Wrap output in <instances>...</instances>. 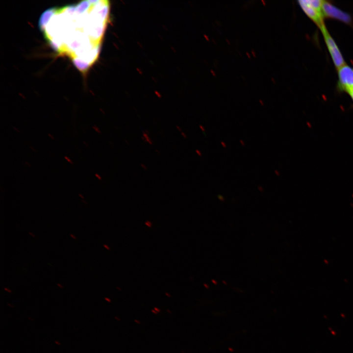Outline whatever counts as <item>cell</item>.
Returning a JSON list of instances; mask_svg holds the SVG:
<instances>
[{"mask_svg": "<svg viewBox=\"0 0 353 353\" xmlns=\"http://www.w3.org/2000/svg\"><path fill=\"white\" fill-rule=\"evenodd\" d=\"M107 0H85L44 11L39 27L50 47L84 73L100 51L109 15Z\"/></svg>", "mask_w": 353, "mask_h": 353, "instance_id": "obj_1", "label": "cell"}, {"mask_svg": "<svg viewBox=\"0 0 353 353\" xmlns=\"http://www.w3.org/2000/svg\"><path fill=\"white\" fill-rule=\"evenodd\" d=\"M299 5L305 15L320 28L325 25L321 0H299Z\"/></svg>", "mask_w": 353, "mask_h": 353, "instance_id": "obj_2", "label": "cell"}, {"mask_svg": "<svg viewBox=\"0 0 353 353\" xmlns=\"http://www.w3.org/2000/svg\"><path fill=\"white\" fill-rule=\"evenodd\" d=\"M324 40L336 69L346 64L343 56L335 41L330 35L326 25L320 28Z\"/></svg>", "mask_w": 353, "mask_h": 353, "instance_id": "obj_3", "label": "cell"}, {"mask_svg": "<svg viewBox=\"0 0 353 353\" xmlns=\"http://www.w3.org/2000/svg\"><path fill=\"white\" fill-rule=\"evenodd\" d=\"M338 91L348 94L353 90V67L346 63L337 69Z\"/></svg>", "mask_w": 353, "mask_h": 353, "instance_id": "obj_4", "label": "cell"}, {"mask_svg": "<svg viewBox=\"0 0 353 353\" xmlns=\"http://www.w3.org/2000/svg\"><path fill=\"white\" fill-rule=\"evenodd\" d=\"M322 11L325 18L337 20L353 26V19L351 15L337 7L329 1L323 0Z\"/></svg>", "mask_w": 353, "mask_h": 353, "instance_id": "obj_5", "label": "cell"}, {"mask_svg": "<svg viewBox=\"0 0 353 353\" xmlns=\"http://www.w3.org/2000/svg\"><path fill=\"white\" fill-rule=\"evenodd\" d=\"M142 140L150 145L153 144V141L149 135V133L146 130L142 131V136L141 137Z\"/></svg>", "mask_w": 353, "mask_h": 353, "instance_id": "obj_6", "label": "cell"}, {"mask_svg": "<svg viewBox=\"0 0 353 353\" xmlns=\"http://www.w3.org/2000/svg\"><path fill=\"white\" fill-rule=\"evenodd\" d=\"M92 127H93V128L94 129V130H95L96 132H97V133H99V134H100V133H101V131L100 128H99V127H98V126H97L96 125H93V126H92Z\"/></svg>", "mask_w": 353, "mask_h": 353, "instance_id": "obj_7", "label": "cell"}, {"mask_svg": "<svg viewBox=\"0 0 353 353\" xmlns=\"http://www.w3.org/2000/svg\"><path fill=\"white\" fill-rule=\"evenodd\" d=\"M64 158H65V159L69 163H70L71 164H72V165H73V164H74V163H73V162L72 161V160H71V159H70L69 158H68L67 156H65L64 157Z\"/></svg>", "mask_w": 353, "mask_h": 353, "instance_id": "obj_8", "label": "cell"}, {"mask_svg": "<svg viewBox=\"0 0 353 353\" xmlns=\"http://www.w3.org/2000/svg\"><path fill=\"white\" fill-rule=\"evenodd\" d=\"M140 166L141 167V168H142V169H143L145 170H147V169H148L147 166L145 164H144V163H141V164H140Z\"/></svg>", "mask_w": 353, "mask_h": 353, "instance_id": "obj_9", "label": "cell"}, {"mask_svg": "<svg viewBox=\"0 0 353 353\" xmlns=\"http://www.w3.org/2000/svg\"><path fill=\"white\" fill-rule=\"evenodd\" d=\"M348 94H349L351 100L353 102V90L351 91Z\"/></svg>", "mask_w": 353, "mask_h": 353, "instance_id": "obj_10", "label": "cell"}, {"mask_svg": "<svg viewBox=\"0 0 353 353\" xmlns=\"http://www.w3.org/2000/svg\"><path fill=\"white\" fill-rule=\"evenodd\" d=\"M195 152L198 155L200 156H201L202 155V153L200 150L197 149L195 151Z\"/></svg>", "mask_w": 353, "mask_h": 353, "instance_id": "obj_11", "label": "cell"}, {"mask_svg": "<svg viewBox=\"0 0 353 353\" xmlns=\"http://www.w3.org/2000/svg\"><path fill=\"white\" fill-rule=\"evenodd\" d=\"M180 134H181V135L182 136V137L184 138V139H186L187 138V136L185 132L182 131L180 132Z\"/></svg>", "mask_w": 353, "mask_h": 353, "instance_id": "obj_12", "label": "cell"}, {"mask_svg": "<svg viewBox=\"0 0 353 353\" xmlns=\"http://www.w3.org/2000/svg\"><path fill=\"white\" fill-rule=\"evenodd\" d=\"M95 176L99 180L102 179V177L99 174L96 173Z\"/></svg>", "mask_w": 353, "mask_h": 353, "instance_id": "obj_13", "label": "cell"}, {"mask_svg": "<svg viewBox=\"0 0 353 353\" xmlns=\"http://www.w3.org/2000/svg\"><path fill=\"white\" fill-rule=\"evenodd\" d=\"M176 129H177L179 132H181L182 131V128H181V127H180V126H178V125H176Z\"/></svg>", "mask_w": 353, "mask_h": 353, "instance_id": "obj_14", "label": "cell"}, {"mask_svg": "<svg viewBox=\"0 0 353 353\" xmlns=\"http://www.w3.org/2000/svg\"><path fill=\"white\" fill-rule=\"evenodd\" d=\"M199 127L203 132H205V128L203 126H202V125H200Z\"/></svg>", "mask_w": 353, "mask_h": 353, "instance_id": "obj_15", "label": "cell"}, {"mask_svg": "<svg viewBox=\"0 0 353 353\" xmlns=\"http://www.w3.org/2000/svg\"><path fill=\"white\" fill-rule=\"evenodd\" d=\"M48 136H49L51 139H52V140L54 139V137H53V136L51 134H50V133H48Z\"/></svg>", "mask_w": 353, "mask_h": 353, "instance_id": "obj_16", "label": "cell"}, {"mask_svg": "<svg viewBox=\"0 0 353 353\" xmlns=\"http://www.w3.org/2000/svg\"><path fill=\"white\" fill-rule=\"evenodd\" d=\"M221 144H222V146L224 148H226L227 147L226 144L223 141L221 142Z\"/></svg>", "mask_w": 353, "mask_h": 353, "instance_id": "obj_17", "label": "cell"}, {"mask_svg": "<svg viewBox=\"0 0 353 353\" xmlns=\"http://www.w3.org/2000/svg\"><path fill=\"white\" fill-rule=\"evenodd\" d=\"M29 148H30V149L31 150H32L33 151H36V149H35L34 148H33L32 146H29Z\"/></svg>", "mask_w": 353, "mask_h": 353, "instance_id": "obj_18", "label": "cell"}, {"mask_svg": "<svg viewBox=\"0 0 353 353\" xmlns=\"http://www.w3.org/2000/svg\"><path fill=\"white\" fill-rule=\"evenodd\" d=\"M275 174H276L277 176H279V172H278V171L275 170Z\"/></svg>", "mask_w": 353, "mask_h": 353, "instance_id": "obj_19", "label": "cell"}, {"mask_svg": "<svg viewBox=\"0 0 353 353\" xmlns=\"http://www.w3.org/2000/svg\"><path fill=\"white\" fill-rule=\"evenodd\" d=\"M25 165H26L27 166H28L29 167L31 166V165L28 162L25 161Z\"/></svg>", "mask_w": 353, "mask_h": 353, "instance_id": "obj_20", "label": "cell"}, {"mask_svg": "<svg viewBox=\"0 0 353 353\" xmlns=\"http://www.w3.org/2000/svg\"><path fill=\"white\" fill-rule=\"evenodd\" d=\"M13 129L16 131L17 132H20V131L18 130V129L15 127H13Z\"/></svg>", "mask_w": 353, "mask_h": 353, "instance_id": "obj_21", "label": "cell"}, {"mask_svg": "<svg viewBox=\"0 0 353 353\" xmlns=\"http://www.w3.org/2000/svg\"><path fill=\"white\" fill-rule=\"evenodd\" d=\"M240 143L241 144V145H242V146H244V145H245V143H244V142L243 140H240Z\"/></svg>", "mask_w": 353, "mask_h": 353, "instance_id": "obj_22", "label": "cell"}, {"mask_svg": "<svg viewBox=\"0 0 353 353\" xmlns=\"http://www.w3.org/2000/svg\"><path fill=\"white\" fill-rule=\"evenodd\" d=\"M71 237H72L74 239H76V238L73 234L70 235Z\"/></svg>", "mask_w": 353, "mask_h": 353, "instance_id": "obj_23", "label": "cell"}, {"mask_svg": "<svg viewBox=\"0 0 353 353\" xmlns=\"http://www.w3.org/2000/svg\"><path fill=\"white\" fill-rule=\"evenodd\" d=\"M83 143L84 145H85V146H88V145L87 143L85 142V141H83Z\"/></svg>", "mask_w": 353, "mask_h": 353, "instance_id": "obj_24", "label": "cell"}, {"mask_svg": "<svg viewBox=\"0 0 353 353\" xmlns=\"http://www.w3.org/2000/svg\"><path fill=\"white\" fill-rule=\"evenodd\" d=\"M29 233L30 235H31V236H32V237H35V236L34 234H33L32 233L29 232Z\"/></svg>", "mask_w": 353, "mask_h": 353, "instance_id": "obj_25", "label": "cell"}, {"mask_svg": "<svg viewBox=\"0 0 353 353\" xmlns=\"http://www.w3.org/2000/svg\"><path fill=\"white\" fill-rule=\"evenodd\" d=\"M4 289L6 290V291H8L9 292H11V291H9V290L8 289H7V288H5Z\"/></svg>", "mask_w": 353, "mask_h": 353, "instance_id": "obj_26", "label": "cell"}, {"mask_svg": "<svg viewBox=\"0 0 353 353\" xmlns=\"http://www.w3.org/2000/svg\"><path fill=\"white\" fill-rule=\"evenodd\" d=\"M78 195H79L81 198H82V199L84 198V197H83V196H82V195H81L80 194H79Z\"/></svg>", "mask_w": 353, "mask_h": 353, "instance_id": "obj_27", "label": "cell"}, {"mask_svg": "<svg viewBox=\"0 0 353 353\" xmlns=\"http://www.w3.org/2000/svg\"><path fill=\"white\" fill-rule=\"evenodd\" d=\"M155 151L156 152V153L157 152L158 154H160V151H159L158 150H156Z\"/></svg>", "mask_w": 353, "mask_h": 353, "instance_id": "obj_28", "label": "cell"}, {"mask_svg": "<svg viewBox=\"0 0 353 353\" xmlns=\"http://www.w3.org/2000/svg\"><path fill=\"white\" fill-rule=\"evenodd\" d=\"M57 285H58V286H59V287H61V288H63V286H62V285H61L60 284H57Z\"/></svg>", "mask_w": 353, "mask_h": 353, "instance_id": "obj_29", "label": "cell"}, {"mask_svg": "<svg viewBox=\"0 0 353 353\" xmlns=\"http://www.w3.org/2000/svg\"><path fill=\"white\" fill-rule=\"evenodd\" d=\"M82 202H83L85 204H87V202H84V200H82Z\"/></svg>", "mask_w": 353, "mask_h": 353, "instance_id": "obj_30", "label": "cell"}]
</instances>
